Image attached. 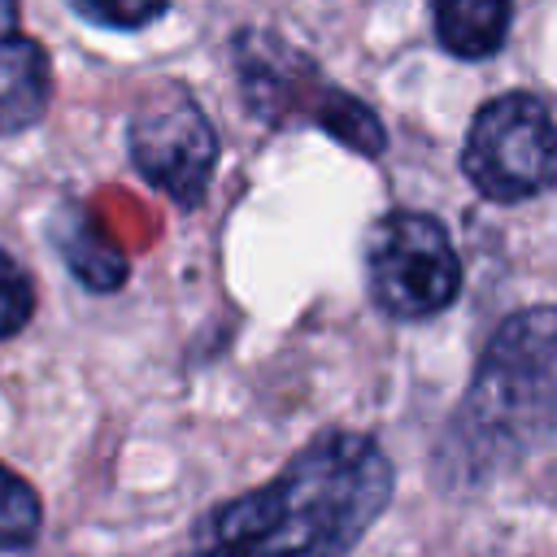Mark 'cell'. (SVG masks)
Segmentation results:
<instances>
[{
  "label": "cell",
  "mask_w": 557,
  "mask_h": 557,
  "mask_svg": "<svg viewBox=\"0 0 557 557\" xmlns=\"http://www.w3.org/2000/svg\"><path fill=\"white\" fill-rule=\"evenodd\" d=\"M392 461L366 431H322L278 479L200 518L183 557H344L392 500Z\"/></svg>",
  "instance_id": "obj_1"
},
{
  "label": "cell",
  "mask_w": 557,
  "mask_h": 557,
  "mask_svg": "<svg viewBox=\"0 0 557 557\" xmlns=\"http://www.w3.org/2000/svg\"><path fill=\"white\" fill-rule=\"evenodd\" d=\"M479 444L527 448L531 431L544 435L553 418V313L527 309L509 318L483 352L479 379L466 400Z\"/></svg>",
  "instance_id": "obj_2"
},
{
  "label": "cell",
  "mask_w": 557,
  "mask_h": 557,
  "mask_svg": "<svg viewBox=\"0 0 557 557\" xmlns=\"http://www.w3.org/2000/svg\"><path fill=\"white\" fill-rule=\"evenodd\" d=\"M370 296L392 318H435L461 287V261L431 213H387L366 248Z\"/></svg>",
  "instance_id": "obj_3"
},
{
  "label": "cell",
  "mask_w": 557,
  "mask_h": 557,
  "mask_svg": "<svg viewBox=\"0 0 557 557\" xmlns=\"http://www.w3.org/2000/svg\"><path fill=\"white\" fill-rule=\"evenodd\" d=\"M466 178L487 200H531L553 183V113L531 91L496 96L466 135Z\"/></svg>",
  "instance_id": "obj_4"
},
{
  "label": "cell",
  "mask_w": 557,
  "mask_h": 557,
  "mask_svg": "<svg viewBox=\"0 0 557 557\" xmlns=\"http://www.w3.org/2000/svg\"><path fill=\"white\" fill-rule=\"evenodd\" d=\"M131 161L157 191L191 209L209 187L218 135L183 87H161L131 117Z\"/></svg>",
  "instance_id": "obj_5"
},
{
  "label": "cell",
  "mask_w": 557,
  "mask_h": 557,
  "mask_svg": "<svg viewBox=\"0 0 557 557\" xmlns=\"http://www.w3.org/2000/svg\"><path fill=\"white\" fill-rule=\"evenodd\" d=\"M52 96L48 52L17 26L0 30V135L35 126Z\"/></svg>",
  "instance_id": "obj_6"
},
{
  "label": "cell",
  "mask_w": 557,
  "mask_h": 557,
  "mask_svg": "<svg viewBox=\"0 0 557 557\" xmlns=\"http://www.w3.org/2000/svg\"><path fill=\"white\" fill-rule=\"evenodd\" d=\"M431 9H435V35L444 52L461 61L492 57L505 44L509 17H513V0H431Z\"/></svg>",
  "instance_id": "obj_7"
},
{
  "label": "cell",
  "mask_w": 557,
  "mask_h": 557,
  "mask_svg": "<svg viewBox=\"0 0 557 557\" xmlns=\"http://www.w3.org/2000/svg\"><path fill=\"white\" fill-rule=\"evenodd\" d=\"M52 231H57V248H61L65 265L78 274L83 287H91V292L122 287V278H126V257L96 231V222H91L78 205L61 209V218H57Z\"/></svg>",
  "instance_id": "obj_8"
},
{
  "label": "cell",
  "mask_w": 557,
  "mask_h": 557,
  "mask_svg": "<svg viewBox=\"0 0 557 557\" xmlns=\"http://www.w3.org/2000/svg\"><path fill=\"white\" fill-rule=\"evenodd\" d=\"M39 518L44 509L35 487L9 466H0V548H26L39 535Z\"/></svg>",
  "instance_id": "obj_9"
},
{
  "label": "cell",
  "mask_w": 557,
  "mask_h": 557,
  "mask_svg": "<svg viewBox=\"0 0 557 557\" xmlns=\"http://www.w3.org/2000/svg\"><path fill=\"white\" fill-rule=\"evenodd\" d=\"M35 313V287L26 278V270L0 248V339L17 335Z\"/></svg>",
  "instance_id": "obj_10"
},
{
  "label": "cell",
  "mask_w": 557,
  "mask_h": 557,
  "mask_svg": "<svg viewBox=\"0 0 557 557\" xmlns=\"http://www.w3.org/2000/svg\"><path fill=\"white\" fill-rule=\"evenodd\" d=\"M74 4H78L87 17L104 22V26H122V30H131V26H144V22L161 17L170 0H74Z\"/></svg>",
  "instance_id": "obj_11"
},
{
  "label": "cell",
  "mask_w": 557,
  "mask_h": 557,
  "mask_svg": "<svg viewBox=\"0 0 557 557\" xmlns=\"http://www.w3.org/2000/svg\"><path fill=\"white\" fill-rule=\"evenodd\" d=\"M17 26V0H0V30Z\"/></svg>",
  "instance_id": "obj_12"
}]
</instances>
